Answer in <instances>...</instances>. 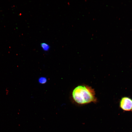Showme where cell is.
Returning <instances> with one entry per match:
<instances>
[{"mask_svg": "<svg viewBox=\"0 0 132 132\" xmlns=\"http://www.w3.org/2000/svg\"><path fill=\"white\" fill-rule=\"evenodd\" d=\"M72 96L75 101L80 104L95 102L97 100L94 90L88 86H77L73 90Z\"/></svg>", "mask_w": 132, "mask_h": 132, "instance_id": "1", "label": "cell"}, {"mask_svg": "<svg viewBox=\"0 0 132 132\" xmlns=\"http://www.w3.org/2000/svg\"><path fill=\"white\" fill-rule=\"evenodd\" d=\"M120 106L124 110H132V99L127 97H123L120 101Z\"/></svg>", "mask_w": 132, "mask_h": 132, "instance_id": "2", "label": "cell"}, {"mask_svg": "<svg viewBox=\"0 0 132 132\" xmlns=\"http://www.w3.org/2000/svg\"><path fill=\"white\" fill-rule=\"evenodd\" d=\"M41 46L43 50L45 51H48L50 48L49 45L46 43H41Z\"/></svg>", "mask_w": 132, "mask_h": 132, "instance_id": "3", "label": "cell"}, {"mask_svg": "<svg viewBox=\"0 0 132 132\" xmlns=\"http://www.w3.org/2000/svg\"><path fill=\"white\" fill-rule=\"evenodd\" d=\"M47 81L46 78L44 77H41L39 79V82L41 84H44Z\"/></svg>", "mask_w": 132, "mask_h": 132, "instance_id": "4", "label": "cell"}]
</instances>
